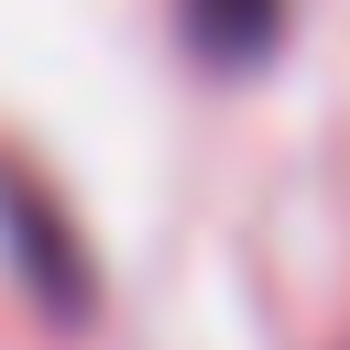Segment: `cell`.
Here are the masks:
<instances>
[{
    "mask_svg": "<svg viewBox=\"0 0 350 350\" xmlns=\"http://www.w3.org/2000/svg\"><path fill=\"white\" fill-rule=\"evenodd\" d=\"M186 11V44L208 55V66H252V55H273V33H284V0H175Z\"/></svg>",
    "mask_w": 350,
    "mask_h": 350,
    "instance_id": "cell-1",
    "label": "cell"
}]
</instances>
